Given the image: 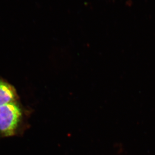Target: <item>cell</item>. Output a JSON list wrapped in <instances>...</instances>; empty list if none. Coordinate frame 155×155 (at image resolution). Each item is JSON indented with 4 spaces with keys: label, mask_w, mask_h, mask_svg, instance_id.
<instances>
[{
    "label": "cell",
    "mask_w": 155,
    "mask_h": 155,
    "mask_svg": "<svg viewBox=\"0 0 155 155\" xmlns=\"http://www.w3.org/2000/svg\"><path fill=\"white\" fill-rule=\"evenodd\" d=\"M23 111L17 101L0 106V137L17 135L22 122Z\"/></svg>",
    "instance_id": "1"
},
{
    "label": "cell",
    "mask_w": 155,
    "mask_h": 155,
    "mask_svg": "<svg viewBox=\"0 0 155 155\" xmlns=\"http://www.w3.org/2000/svg\"><path fill=\"white\" fill-rule=\"evenodd\" d=\"M18 96L13 86L0 78V106L17 101Z\"/></svg>",
    "instance_id": "2"
}]
</instances>
